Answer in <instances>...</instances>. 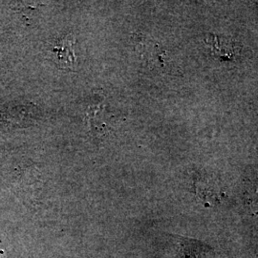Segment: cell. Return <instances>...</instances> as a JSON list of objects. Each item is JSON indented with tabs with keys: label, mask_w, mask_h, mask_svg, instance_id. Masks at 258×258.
<instances>
[{
	"label": "cell",
	"mask_w": 258,
	"mask_h": 258,
	"mask_svg": "<svg viewBox=\"0 0 258 258\" xmlns=\"http://www.w3.org/2000/svg\"><path fill=\"white\" fill-rule=\"evenodd\" d=\"M206 43L210 47L212 55L223 61L233 60L239 53V48L227 37L210 35L206 37Z\"/></svg>",
	"instance_id": "obj_1"
},
{
	"label": "cell",
	"mask_w": 258,
	"mask_h": 258,
	"mask_svg": "<svg viewBox=\"0 0 258 258\" xmlns=\"http://www.w3.org/2000/svg\"><path fill=\"white\" fill-rule=\"evenodd\" d=\"M72 36H67L63 40L60 41V45L56 46L52 50L55 54L56 62L64 67H73L75 63L74 52L72 50L73 42Z\"/></svg>",
	"instance_id": "obj_2"
}]
</instances>
